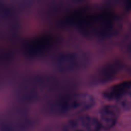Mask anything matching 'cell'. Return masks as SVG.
I'll list each match as a JSON object with an SVG mask.
<instances>
[{
    "instance_id": "obj_7",
    "label": "cell",
    "mask_w": 131,
    "mask_h": 131,
    "mask_svg": "<svg viewBox=\"0 0 131 131\" xmlns=\"http://www.w3.org/2000/svg\"><path fill=\"white\" fill-rule=\"evenodd\" d=\"M130 90L131 80H126L110 86L103 93V96L109 100L119 99L126 95Z\"/></svg>"
},
{
    "instance_id": "obj_2",
    "label": "cell",
    "mask_w": 131,
    "mask_h": 131,
    "mask_svg": "<svg viewBox=\"0 0 131 131\" xmlns=\"http://www.w3.org/2000/svg\"><path fill=\"white\" fill-rule=\"evenodd\" d=\"M93 105L94 99L92 96L86 93H73L54 100L46 106V111L54 116H73L86 111Z\"/></svg>"
},
{
    "instance_id": "obj_6",
    "label": "cell",
    "mask_w": 131,
    "mask_h": 131,
    "mask_svg": "<svg viewBox=\"0 0 131 131\" xmlns=\"http://www.w3.org/2000/svg\"><path fill=\"white\" fill-rule=\"evenodd\" d=\"M119 110L112 105H106L101 108L100 111L99 123L101 128L109 130L112 129L118 120Z\"/></svg>"
},
{
    "instance_id": "obj_3",
    "label": "cell",
    "mask_w": 131,
    "mask_h": 131,
    "mask_svg": "<svg viewBox=\"0 0 131 131\" xmlns=\"http://www.w3.org/2000/svg\"><path fill=\"white\" fill-rule=\"evenodd\" d=\"M36 119L26 110L13 108L0 113V131H29Z\"/></svg>"
},
{
    "instance_id": "obj_4",
    "label": "cell",
    "mask_w": 131,
    "mask_h": 131,
    "mask_svg": "<svg viewBox=\"0 0 131 131\" xmlns=\"http://www.w3.org/2000/svg\"><path fill=\"white\" fill-rule=\"evenodd\" d=\"M100 129L99 120L88 115L71 118L62 126V131H100Z\"/></svg>"
},
{
    "instance_id": "obj_5",
    "label": "cell",
    "mask_w": 131,
    "mask_h": 131,
    "mask_svg": "<svg viewBox=\"0 0 131 131\" xmlns=\"http://www.w3.org/2000/svg\"><path fill=\"white\" fill-rule=\"evenodd\" d=\"M55 44V39L45 36L31 40L26 46V52L29 56H38L45 53Z\"/></svg>"
},
{
    "instance_id": "obj_1",
    "label": "cell",
    "mask_w": 131,
    "mask_h": 131,
    "mask_svg": "<svg viewBox=\"0 0 131 131\" xmlns=\"http://www.w3.org/2000/svg\"><path fill=\"white\" fill-rule=\"evenodd\" d=\"M81 31L89 36H103L109 34L115 24V16L107 11L87 13L80 12L72 19Z\"/></svg>"
}]
</instances>
